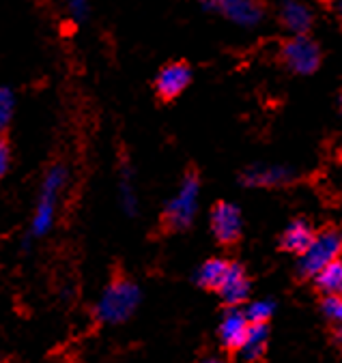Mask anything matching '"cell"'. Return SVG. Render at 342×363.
<instances>
[{"mask_svg":"<svg viewBox=\"0 0 342 363\" xmlns=\"http://www.w3.org/2000/svg\"><path fill=\"white\" fill-rule=\"evenodd\" d=\"M118 194H121V206L125 208L127 215H133L138 211V196H136V187H133L129 170H123V174H121Z\"/></svg>","mask_w":342,"mask_h":363,"instance_id":"e0dca14e","label":"cell"},{"mask_svg":"<svg viewBox=\"0 0 342 363\" xmlns=\"http://www.w3.org/2000/svg\"><path fill=\"white\" fill-rule=\"evenodd\" d=\"M340 250H342V239L338 230H323L321 235H314L310 245L299 254V273L312 277L325 264L338 260Z\"/></svg>","mask_w":342,"mask_h":363,"instance_id":"277c9868","label":"cell"},{"mask_svg":"<svg viewBox=\"0 0 342 363\" xmlns=\"http://www.w3.org/2000/svg\"><path fill=\"white\" fill-rule=\"evenodd\" d=\"M198 200H200V181L196 174H187L175 196L168 200L164 220L170 230H185L192 226L194 217L198 213Z\"/></svg>","mask_w":342,"mask_h":363,"instance_id":"3957f363","label":"cell"},{"mask_svg":"<svg viewBox=\"0 0 342 363\" xmlns=\"http://www.w3.org/2000/svg\"><path fill=\"white\" fill-rule=\"evenodd\" d=\"M280 20L291 35H308L314 24V13L304 0H285L280 7Z\"/></svg>","mask_w":342,"mask_h":363,"instance_id":"30bf717a","label":"cell"},{"mask_svg":"<svg viewBox=\"0 0 342 363\" xmlns=\"http://www.w3.org/2000/svg\"><path fill=\"white\" fill-rule=\"evenodd\" d=\"M200 3L204 9L220 13L228 22L243 26V28H252V26L260 24V20L265 16L263 5L258 0H200Z\"/></svg>","mask_w":342,"mask_h":363,"instance_id":"8992f818","label":"cell"},{"mask_svg":"<svg viewBox=\"0 0 342 363\" xmlns=\"http://www.w3.org/2000/svg\"><path fill=\"white\" fill-rule=\"evenodd\" d=\"M218 293L222 295V299L231 308L241 306L248 299V295H250V279H248L246 271L239 264H233V262L228 264L226 275H224V279L218 286Z\"/></svg>","mask_w":342,"mask_h":363,"instance_id":"9c48e42d","label":"cell"},{"mask_svg":"<svg viewBox=\"0 0 342 363\" xmlns=\"http://www.w3.org/2000/svg\"><path fill=\"white\" fill-rule=\"evenodd\" d=\"M273 310H276V306H273V301L269 299H258V301H252L248 308H246V318L248 323H267L271 316H273Z\"/></svg>","mask_w":342,"mask_h":363,"instance_id":"ac0fdd59","label":"cell"},{"mask_svg":"<svg viewBox=\"0 0 342 363\" xmlns=\"http://www.w3.org/2000/svg\"><path fill=\"white\" fill-rule=\"evenodd\" d=\"M140 303V288L129 279L112 281L97 303V318L106 325L125 323Z\"/></svg>","mask_w":342,"mask_h":363,"instance_id":"6da1fadb","label":"cell"},{"mask_svg":"<svg viewBox=\"0 0 342 363\" xmlns=\"http://www.w3.org/2000/svg\"><path fill=\"white\" fill-rule=\"evenodd\" d=\"M65 183H67V170L62 166H54L48 172V177L43 179L39 202H37V208H35V215H33V224H31V235L33 237H43V235L50 233Z\"/></svg>","mask_w":342,"mask_h":363,"instance_id":"7a4b0ae2","label":"cell"},{"mask_svg":"<svg viewBox=\"0 0 342 363\" xmlns=\"http://www.w3.org/2000/svg\"><path fill=\"white\" fill-rule=\"evenodd\" d=\"M241 228H243V220H241V211L231 204V202H220L214 206L211 211V230L214 237L224 243L231 245L241 237Z\"/></svg>","mask_w":342,"mask_h":363,"instance_id":"52a82bcc","label":"cell"},{"mask_svg":"<svg viewBox=\"0 0 342 363\" xmlns=\"http://www.w3.org/2000/svg\"><path fill=\"white\" fill-rule=\"evenodd\" d=\"M282 62L299 76H310L321 65V48L308 35H291L282 45Z\"/></svg>","mask_w":342,"mask_h":363,"instance_id":"5b68a950","label":"cell"},{"mask_svg":"<svg viewBox=\"0 0 342 363\" xmlns=\"http://www.w3.org/2000/svg\"><path fill=\"white\" fill-rule=\"evenodd\" d=\"M312 277H314V281H316V286L323 295H340V290H342V264H340V260L325 264Z\"/></svg>","mask_w":342,"mask_h":363,"instance_id":"2e32d148","label":"cell"},{"mask_svg":"<svg viewBox=\"0 0 342 363\" xmlns=\"http://www.w3.org/2000/svg\"><path fill=\"white\" fill-rule=\"evenodd\" d=\"M189 82H192L189 67L185 62H170L158 74L155 91L162 99H175L189 86Z\"/></svg>","mask_w":342,"mask_h":363,"instance_id":"ba28073f","label":"cell"},{"mask_svg":"<svg viewBox=\"0 0 342 363\" xmlns=\"http://www.w3.org/2000/svg\"><path fill=\"white\" fill-rule=\"evenodd\" d=\"M293 170L287 166H252L243 172V183L248 187H280L293 181Z\"/></svg>","mask_w":342,"mask_h":363,"instance_id":"8fae6325","label":"cell"},{"mask_svg":"<svg viewBox=\"0 0 342 363\" xmlns=\"http://www.w3.org/2000/svg\"><path fill=\"white\" fill-rule=\"evenodd\" d=\"M9 162H11V153H9V147L0 140V179H3L9 170Z\"/></svg>","mask_w":342,"mask_h":363,"instance_id":"7402d4cb","label":"cell"},{"mask_svg":"<svg viewBox=\"0 0 342 363\" xmlns=\"http://www.w3.org/2000/svg\"><path fill=\"white\" fill-rule=\"evenodd\" d=\"M231 262L222 260V258H211L204 264H200V269L196 271V284L202 286V288H209V290H218L220 281L224 279L226 275V269H228Z\"/></svg>","mask_w":342,"mask_h":363,"instance_id":"9a60e30c","label":"cell"},{"mask_svg":"<svg viewBox=\"0 0 342 363\" xmlns=\"http://www.w3.org/2000/svg\"><path fill=\"white\" fill-rule=\"evenodd\" d=\"M65 5L76 20H84L89 16V0H65Z\"/></svg>","mask_w":342,"mask_h":363,"instance_id":"44dd1931","label":"cell"},{"mask_svg":"<svg viewBox=\"0 0 342 363\" xmlns=\"http://www.w3.org/2000/svg\"><path fill=\"white\" fill-rule=\"evenodd\" d=\"M200 363H224L222 359H218V357H209V359H202Z\"/></svg>","mask_w":342,"mask_h":363,"instance_id":"603a6c76","label":"cell"},{"mask_svg":"<svg viewBox=\"0 0 342 363\" xmlns=\"http://www.w3.org/2000/svg\"><path fill=\"white\" fill-rule=\"evenodd\" d=\"M13 110H16L13 93L9 89H0V133L9 127V123L13 118Z\"/></svg>","mask_w":342,"mask_h":363,"instance_id":"d6986e66","label":"cell"},{"mask_svg":"<svg viewBox=\"0 0 342 363\" xmlns=\"http://www.w3.org/2000/svg\"><path fill=\"white\" fill-rule=\"evenodd\" d=\"M267 340H269V329L267 323H250L246 337L241 342V346L237 348L241 352V357L246 361H256L263 357L265 348H267Z\"/></svg>","mask_w":342,"mask_h":363,"instance_id":"4fadbf2b","label":"cell"},{"mask_svg":"<svg viewBox=\"0 0 342 363\" xmlns=\"http://www.w3.org/2000/svg\"><path fill=\"white\" fill-rule=\"evenodd\" d=\"M314 239V230L306 220H295L287 226V230L282 233V247L291 254H302L310 241Z\"/></svg>","mask_w":342,"mask_h":363,"instance_id":"5bb4252c","label":"cell"},{"mask_svg":"<svg viewBox=\"0 0 342 363\" xmlns=\"http://www.w3.org/2000/svg\"><path fill=\"white\" fill-rule=\"evenodd\" d=\"M248 327H250V323H248L246 314H243L237 306H235V308H228V310L224 312L222 320H220V329H218L220 342H222L226 348L237 350V348L241 346L243 337H246Z\"/></svg>","mask_w":342,"mask_h":363,"instance_id":"7c38bea8","label":"cell"},{"mask_svg":"<svg viewBox=\"0 0 342 363\" xmlns=\"http://www.w3.org/2000/svg\"><path fill=\"white\" fill-rule=\"evenodd\" d=\"M321 310H323V316L329 320V323H340L342 320V301H340V295H325L323 303H321Z\"/></svg>","mask_w":342,"mask_h":363,"instance_id":"ffe728a7","label":"cell"}]
</instances>
